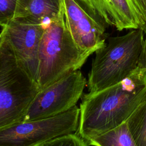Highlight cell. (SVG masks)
Returning <instances> with one entry per match:
<instances>
[{
	"instance_id": "277c9868",
	"label": "cell",
	"mask_w": 146,
	"mask_h": 146,
	"mask_svg": "<svg viewBox=\"0 0 146 146\" xmlns=\"http://www.w3.org/2000/svg\"><path fill=\"white\" fill-rule=\"evenodd\" d=\"M40 90L18 63L5 32L0 46V129L24 121Z\"/></svg>"
},
{
	"instance_id": "5bb4252c",
	"label": "cell",
	"mask_w": 146,
	"mask_h": 146,
	"mask_svg": "<svg viewBox=\"0 0 146 146\" xmlns=\"http://www.w3.org/2000/svg\"><path fill=\"white\" fill-rule=\"evenodd\" d=\"M17 0H0V26L5 27L15 16Z\"/></svg>"
},
{
	"instance_id": "6da1fadb",
	"label": "cell",
	"mask_w": 146,
	"mask_h": 146,
	"mask_svg": "<svg viewBox=\"0 0 146 146\" xmlns=\"http://www.w3.org/2000/svg\"><path fill=\"white\" fill-rule=\"evenodd\" d=\"M145 102L146 70L137 68L120 83L83 95L76 132L87 142L125 122Z\"/></svg>"
},
{
	"instance_id": "ba28073f",
	"label": "cell",
	"mask_w": 146,
	"mask_h": 146,
	"mask_svg": "<svg viewBox=\"0 0 146 146\" xmlns=\"http://www.w3.org/2000/svg\"><path fill=\"white\" fill-rule=\"evenodd\" d=\"M5 27L18 63L37 82L39 44L46 27L28 19L14 18Z\"/></svg>"
},
{
	"instance_id": "5b68a950",
	"label": "cell",
	"mask_w": 146,
	"mask_h": 146,
	"mask_svg": "<svg viewBox=\"0 0 146 146\" xmlns=\"http://www.w3.org/2000/svg\"><path fill=\"white\" fill-rule=\"evenodd\" d=\"M80 108L76 106L54 117L23 121L0 129V146H42L57 137L76 132Z\"/></svg>"
},
{
	"instance_id": "9a60e30c",
	"label": "cell",
	"mask_w": 146,
	"mask_h": 146,
	"mask_svg": "<svg viewBox=\"0 0 146 146\" xmlns=\"http://www.w3.org/2000/svg\"><path fill=\"white\" fill-rule=\"evenodd\" d=\"M137 68L146 70V38L144 40L141 51L139 58Z\"/></svg>"
},
{
	"instance_id": "2e32d148",
	"label": "cell",
	"mask_w": 146,
	"mask_h": 146,
	"mask_svg": "<svg viewBox=\"0 0 146 146\" xmlns=\"http://www.w3.org/2000/svg\"><path fill=\"white\" fill-rule=\"evenodd\" d=\"M140 10L145 22L146 25V0H134ZM146 35V30L144 33Z\"/></svg>"
},
{
	"instance_id": "ac0fdd59",
	"label": "cell",
	"mask_w": 146,
	"mask_h": 146,
	"mask_svg": "<svg viewBox=\"0 0 146 146\" xmlns=\"http://www.w3.org/2000/svg\"><path fill=\"white\" fill-rule=\"evenodd\" d=\"M84 1H86V0H84Z\"/></svg>"
},
{
	"instance_id": "e0dca14e",
	"label": "cell",
	"mask_w": 146,
	"mask_h": 146,
	"mask_svg": "<svg viewBox=\"0 0 146 146\" xmlns=\"http://www.w3.org/2000/svg\"><path fill=\"white\" fill-rule=\"evenodd\" d=\"M5 32H6V30H5V27H2V30H1V33H0V46L4 39L5 35Z\"/></svg>"
},
{
	"instance_id": "8992f818",
	"label": "cell",
	"mask_w": 146,
	"mask_h": 146,
	"mask_svg": "<svg viewBox=\"0 0 146 146\" xmlns=\"http://www.w3.org/2000/svg\"><path fill=\"white\" fill-rule=\"evenodd\" d=\"M87 81L79 70L74 71L40 90L31 103L25 121L54 117L76 106Z\"/></svg>"
},
{
	"instance_id": "7c38bea8",
	"label": "cell",
	"mask_w": 146,
	"mask_h": 146,
	"mask_svg": "<svg viewBox=\"0 0 146 146\" xmlns=\"http://www.w3.org/2000/svg\"><path fill=\"white\" fill-rule=\"evenodd\" d=\"M126 123L137 146H146V102L133 111Z\"/></svg>"
},
{
	"instance_id": "4fadbf2b",
	"label": "cell",
	"mask_w": 146,
	"mask_h": 146,
	"mask_svg": "<svg viewBox=\"0 0 146 146\" xmlns=\"http://www.w3.org/2000/svg\"><path fill=\"white\" fill-rule=\"evenodd\" d=\"M42 146H89L87 143L76 132L54 138Z\"/></svg>"
},
{
	"instance_id": "52a82bcc",
	"label": "cell",
	"mask_w": 146,
	"mask_h": 146,
	"mask_svg": "<svg viewBox=\"0 0 146 146\" xmlns=\"http://www.w3.org/2000/svg\"><path fill=\"white\" fill-rule=\"evenodd\" d=\"M71 36L82 51L90 56L105 44L108 26L84 0H62Z\"/></svg>"
},
{
	"instance_id": "30bf717a",
	"label": "cell",
	"mask_w": 146,
	"mask_h": 146,
	"mask_svg": "<svg viewBox=\"0 0 146 146\" xmlns=\"http://www.w3.org/2000/svg\"><path fill=\"white\" fill-rule=\"evenodd\" d=\"M62 6V0H17L14 18L28 19L46 27L59 15Z\"/></svg>"
},
{
	"instance_id": "7a4b0ae2",
	"label": "cell",
	"mask_w": 146,
	"mask_h": 146,
	"mask_svg": "<svg viewBox=\"0 0 146 146\" xmlns=\"http://www.w3.org/2000/svg\"><path fill=\"white\" fill-rule=\"evenodd\" d=\"M89 56L74 41L63 4L59 15L45 28L40 42L37 79L40 90L79 70Z\"/></svg>"
},
{
	"instance_id": "9c48e42d",
	"label": "cell",
	"mask_w": 146,
	"mask_h": 146,
	"mask_svg": "<svg viewBox=\"0 0 146 146\" xmlns=\"http://www.w3.org/2000/svg\"><path fill=\"white\" fill-rule=\"evenodd\" d=\"M108 26L117 30L141 29L145 33L144 18L134 0H86Z\"/></svg>"
},
{
	"instance_id": "8fae6325",
	"label": "cell",
	"mask_w": 146,
	"mask_h": 146,
	"mask_svg": "<svg viewBox=\"0 0 146 146\" xmlns=\"http://www.w3.org/2000/svg\"><path fill=\"white\" fill-rule=\"evenodd\" d=\"M87 143L89 146H137L128 129L126 121L102 135L91 139Z\"/></svg>"
},
{
	"instance_id": "3957f363",
	"label": "cell",
	"mask_w": 146,
	"mask_h": 146,
	"mask_svg": "<svg viewBox=\"0 0 146 146\" xmlns=\"http://www.w3.org/2000/svg\"><path fill=\"white\" fill-rule=\"evenodd\" d=\"M144 40L141 29L110 37L108 43L95 51L87 81L89 92L100 91L128 77L137 68Z\"/></svg>"
}]
</instances>
